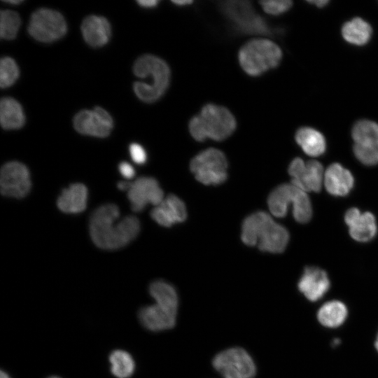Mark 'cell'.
Instances as JSON below:
<instances>
[{"instance_id": "6da1fadb", "label": "cell", "mask_w": 378, "mask_h": 378, "mask_svg": "<svg viewBox=\"0 0 378 378\" xmlns=\"http://www.w3.org/2000/svg\"><path fill=\"white\" fill-rule=\"evenodd\" d=\"M120 211L114 204H106L97 208L90 218V234L99 248L114 250L122 248L139 234L140 223L133 216L125 217L116 223Z\"/></svg>"}, {"instance_id": "7a4b0ae2", "label": "cell", "mask_w": 378, "mask_h": 378, "mask_svg": "<svg viewBox=\"0 0 378 378\" xmlns=\"http://www.w3.org/2000/svg\"><path fill=\"white\" fill-rule=\"evenodd\" d=\"M241 239L246 245H258L262 251L276 253L286 248L289 233L267 213L257 211L244 220Z\"/></svg>"}, {"instance_id": "3957f363", "label": "cell", "mask_w": 378, "mask_h": 378, "mask_svg": "<svg viewBox=\"0 0 378 378\" xmlns=\"http://www.w3.org/2000/svg\"><path fill=\"white\" fill-rule=\"evenodd\" d=\"M133 71L136 76L150 80L148 83L136 81L134 92L143 102L151 103L158 100L166 92L170 80V69L161 58L144 55L134 62Z\"/></svg>"}, {"instance_id": "277c9868", "label": "cell", "mask_w": 378, "mask_h": 378, "mask_svg": "<svg viewBox=\"0 0 378 378\" xmlns=\"http://www.w3.org/2000/svg\"><path fill=\"white\" fill-rule=\"evenodd\" d=\"M236 128V120L232 113L225 107L208 104L199 115L194 116L189 122V131L197 141L206 139L222 141L230 136Z\"/></svg>"}, {"instance_id": "5b68a950", "label": "cell", "mask_w": 378, "mask_h": 378, "mask_svg": "<svg viewBox=\"0 0 378 378\" xmlns=\"http://www.w3.org/2000/svg\"><path fill=\"white\" fill-rule=\"evenodd\" d=\"M282 52L277 44L268 39H254L244 44L239 51L238 59L242 69L252 76H259L277 66Z\"/></svg>"}, {"instance_id": "8992f818", "label": "cell", "mask_w": 378, "mask_h": 378, "mask_svg": "<svg viewBox=\"0 0 378 378\" xmlns=\"http://www.w3.org/2000/svg\"><path fill=\"white\" fill-rule=\"evenodd\" d=\"M190 168L196 179L205 185H219L227 177L226 157L216 148L200 152L191 160Z\"/></svg>"}, {"instance_id": "52a82bcc", "label": "cell", "mask_w": 378, "mask_h": 378, "mask_svg": "<svg viewBox=\"0 0 378 378\" xmlns=\"http://www.w3.org/2000/svg\"><path fill=\"white\" fill-rule=\"evenodd\" d=\"M221 11L240 32L267 34L270 29L265 20L255 13L248 1L231 0L220 4Z\"/></svg>"}, {"instance_id": "ba28073f", "label": "cell", "mask_w": 378, "mask_h": 378, "mask_svg": "<svg viewBox=\"0 0 378 378\" xmlns=\"http://www.w3.org/2000/svg\"><path fill=\"white\" fill-rule=\"evenodd\" d=\"M27 31L38 41L50 43L62 38L66 32V23L57 10L41 8L31 15Z\"/></svg>"}, {"instance_id": "9c48e42d", "label": "cell", "mask_w": 378, "mask_h": 378, "mask_svg": "<svg viewBox=\"0 0 378 378\" xmlns=\"http://www.w3.org/2000/svg\"><path fill=\"white\" fill-rule=\"evenodd\" d=\"M213 367L223 378H253L256 367L248 353L242 348L233 347L216 354Z\"/></svg>"}, {"instance_id": "30bf717a", "label": "cell", "mask_w": 378, "mask_h": 378, "mask_svg": "<svg viewBox=\"0 0 378 378\" xmlns=\"http://www.w3.org/2000/svg\"><path fill=\"white\" fill-rule=\"evenodd\" d=\"M354 153L364 164H378V124L362 120L357 122L352 130Z\"/></svg>"}, {"instance_id": "8fae6325", "label": "cell", "mask_w": 378, "mask_h": 378, "mask_svg": "<svg viewBox=\"0 0 378 378\" xmlns=\"http://www.w3.org/2000/svg\"><path fill=\"white\" fill-rule=\"evenodd\" d=\"M31 186L29 172L21 162L12 161L4 164L0 172V188L3 195L22 198Z\"/></svg>"}, {"instance_id": "7c38bea8", "label": "cell", "mask_w": 378, "mask_h": 378, "mask_svg": "<svg viewBox=\"0 0 378 378\" xmlns=\"http://www.w3.org/2000/svg\"><path fill=\"white\" fill-rule=\"evenodd\" d=\"M291 183L305 192H319L324 179L322 164L316 160L305 162L295 158L288 167Z\"/></svg>"}, {"instance_id": "4fadbf2b", "label": "cell", "mask_w": 378, "mask_h": 378, "mask_svg": "<svg viewBox=\"0 0 378 378\" xmlns=\"http://www.w3.org/2000/svg\"><path fill=\"white\" fill-rule=\"evenodd\" d=\"M75 130L85 135L106 137L113 129V119L104 108L96 106L93 110L84 109L74 116Z\"/></svg>"}, {"instance_id": "5bb4252c", "label": "cell", "mask_w": 378, "mask_h": 378, "mask_svg": "<svg viewBox=\"0 0 378 378\" xmlns=\"http://www.w3.org/2000/svg\"><path fill=\"white\" fill-rule=\"evenodd\" d=\"M127 197L132 211H141L146 205L155 206L164 200V193L156 179L143 176L130 183Z\"/></svg>"}, {"instance_id": "9a60e30c", "label": "cell", "mask_w": 378, "mask_h": 378, "mask_svg": "<svg viewBox=\"0 0 378 378\" xmlns=\"http://www.w3.org/2000/svg\"><path fill=\"white\" fill-rule=\"evenodd\" d=\"M344 220L351 237L358 241H369L377 234L376 219L370 212L361 213L357 208H351L346 212Z\"/></svg>"}, {"instance_id": "2e32d148", "label": "cell", "mask_w": 378, "mask_h": 378, "mask_svg": "<svg viewBox=\"0 0 378 378\" xmlns=\"http://www.w3.org/2000/svg\"><path fill=\"white\" fill-rule=\"evenodd\" d=\"M330 283L326 272L316 267H307L299 280V290L309 301L321 299L329 290Z\"/></svg>"}, {"instance_id": "e0dca14e", "label": "cell", "mask_w": 378, "mask_h": 378, "mask_svg": "<svg viewBox=\"0 0 378 378\" xmlns=\"http://www.w3.org/2000/svg\"><path fill=\"white\" fill-rule=\"evenodd\" d=\"M151 218L159 225L170 227L186 220L187 211L185 204L177 196L169 195L150 212Z\"/></svg>"}, {"instance_id": "ac0fdd59", "label": "cell", "mask_w": 378, "mask_h": 378, "mask_svg": "<svg viewBox=\"0 0 378 378\" xmlns=\"http://www.w3.org/2000/svg\"><path fill=\"white\" fill-rule=\"evenodd\" d=\"M176 314L155 303L142 307L138 317L144 328L158 332L172 328L176 324Z\"/></svg>"}, {"instance_id": "d6986e66", "label": "cell", "mask_w": 378, "mask_h": 378, "mask_svg": "<svg viewBox=\"0 0 378 378\" xmlns=\"http://www.w3.org/2000/svg\"><path fill=\"white\" fill-rule=\"evenodd\" d=\"M80 29L85 42L92 47L103 46L111 38L110 23L103 16L92 15L86 17L81 24Z\"/></svg>"}, {"instance_id": "ffe728a7", "label": "cell", "mask_w": 378, "mask_h": 378, "mask_svg": "<svg viewBox=\"0 0 378 378\" xmlns=\"http://www.w3.org/2000/svg\"><path fill=\"white\" fill-rule=\"evenodd\" d=\"M323 182L330 194L345 196L352 189L354 179L348 169L339 163H333L326 170Z\"/></svg>"}, {"instance_id": "44dd1931", "label": "cell", "mask_w": 378, "mask_h": 378, "mask_svg": "<svg viewBox=\"0 0 378 378\" xmlns=\"http://www.w3.org/2000/svg\"><path fill=\"white\" fill-rule=\"evenodd\" d=\"M88 189L82 183H74L65 188L57 198V205L62 211L78 214L86 208Z\"/></svg>"}, {"instance_id": "7402d4cb", "label": "cell", "mask_w": 378, "mask_h": 378, "mask_svg": "<svg viewBox=\"0 0 378 378\" xmlns=\"http://www.w3.org/2000/svg\"><path fill=\"white\" fill-rule=\"evenodd\" d=\"M301 189L290 184H282L272 190L267 200L270 212L276 217H284L288 211V205L293 206Z\"/></svg>"}, {"instance_id": "603a6c76", "label": "cell", "mask_w": 378, "mask_h": 378, "mask_svg": "<svg viewBox=\"0 0 378 378\" xmlns=\"http://www.w3.org/2000/svg\"><path fill=\"white\" fill-rule=\"evenodd\" d=\"M295 141L303 151L309 156H319L326 150V143L323 135L312 127L300 128L295 134Z\"/></svg>"}, {"instance_id": "cb8c5ba5", "label": "cell", "mask_w": 378, "mask_h": 378, "mask_svg": "<svg viewBox=\"0 0 378 378\" xmlns=\"http://www.w3.org/2000/svg\"><path fill=\"white\" fill-rule=\"evenodd\" d=\"M24 114L20 104L12 97H4L0 102V123L5 130H17L24 123Z\"/></svg>"}, {"instance_id": "d4e9b609", "label": "cell", "mask_w": 378, "mask_h": 378, "mask_svg": "<svg viewBox=\"0 0 378 378\" xmlns=\"http://www.w3.org/2000/svg\"><path fill=\"white\" fill-rule=\"evenodd\" d=\"M348 314L346 306L338 300H332L323 304L318 311L319 323L327 328H337L346 320Z\"/></svg>"}, {"instance_id": "484cf974", "label": "cell", "mask_w": 378, "mask_h": 378, "mask_svg": "<svg viewBox=\"0 0 378 378\" xmlns=\"http://www.w3.org/2000/svg\"><path fill=\"white\" fill-rule=\"evenodd\" d=\"M149 293L156 304L177 314L178 298L172 285L162 280H157L150 285Z\"/></svg>"}, {"instance_id": "4316f807", "label": "cell", "mask_w": 378, "mask_h": 378, "mask_svg": "<svg viewBox=\"0 0 378 378\" xmlns=\"http://www.w3.org/2000/svg\"><path fill=\"white\" fill-rule=\"evenodd\" d=\"M342 34L347 42L362 46L369 41L372 35V28L362 18H355L343 25Z\"/></svg>"}, {"instance_id": "83f0119b", "label": "cell", "mask_w": 378, "mask_h": 378, "mask_svg": "<svg viewBox=\"0 0 378 378\" xmlns=\"http://www.w3.org/2000/svg\"><path fill=\"white\" fill-rule=\"evenodd\" d=\"M111 371L117 378H128L132 375L135 363L132 356L124 350L112 351L108 357Z\"/></svg>"}, {"instance_id": "f1b7e54d", "label": "cell", "mask_w": 378, "mask_h": 378, "mask_svg": "<svg viewBox=\"0 0 378 378\" xmlns=\"http://www.w3.org/2000/svg\"><path fill=\"white\" fill-rule=\"evenodd\" d=\"M21 23L20 15L10 10L0 13V36L4 39L15 38Z\"/></svg>"}, {"instance_id": "f546056e", "label": "cell", "mask_w": 378, "mask_h": 378, "mask_svg": "<svg viewBox=\"0 0 378 378\" xmlns=\"http://www.w3.org/2000/svg\"><path fill=\"white\" fill-rule=\"evenodd\" d=\"M19 76V69L13 59L4 57L0 61V86L2 88L12 85Z\"/></svg>"}, {"instance_id": "4dcf8cb0", "label": "cell", "mask_w": 378, "mask_h": 378, "mask_svg": "<svg viewBox=\"0 0 378 378\" xmlns=\"http://www.w3.org/2000/svg\"><path fill=\"white\" fill-rule=\"evenodd\" d=\"M260 3L265 13L274 15L286 12L292 6L290 0L261 1Z\"/></svg>"}, {"instance_id": "1f68e13d", "label": "cell", "mask_w": 378, "mask_h": 378, "mask_svg": "<svg viewBox=\"0 0 378 378\" xmlns=\"http://www.w3.org/2000/svg\"><path fill=\"white\" fill-rule=\"evenodd\" d=\"M130 153L132 160L136 164H144L147 155L144 148L139 144L133 143L130 146Z\"/></svg>"}, {"instance_id": "d6a6232c", "label": "cell", "mask_w": 378, "mask_h": 378, "mask_svg": "<svg viewBox=\"0 0 378 378\" xmlns=\"http://www.w3.org/2000/svg\"><path fill=\"white\" fill-rule=\"evenodd\" d=\"M119 171L121 175L127 179L133 178L135 174L133 167L127 162H122L119 164Z\"/></svg>"}, {"instance_id": "836d02e7", "label": "cell", "mask_w": 378, "mask_h": 378, "mask_svg": "<svg viewBox=\"0 0 378 378\" xmlns=\"http://www.w3.org/2000/svg\"><path fill=\"white\" fill-rule=\"evenodd\" d=\"M138 4L144 8H150L158 5V1L156 0H138Z\"/></svg>"}, {"instance_id": "e575fe53", "label": "cell", "mask_w": 378, "mask_h": 378, "mask_svg": "<svg viewBox=\"0 0 378 378\" xmlns=\"http://www.w3.org/2000/svg\"><path fill=\"white\" fill-rule=\"evenodd\" d=\"M130 182H127V181H120L118 183V188L119 190H126L127 191L130 186Z\"/></svg>"}, {"instance_id": "d590c367", "label": "cell", "mask_w": 378, "mask_h": 378, "mask_svg": "<svg viewBox=\"0 0 378 378\" xmlns=\"http://www.w3.org/2000/svg\"><path fill=\"white\" fill-rule=\"evenodd\" d=\"M309 2L316 5V6H318L319 8H321V7L325 6L327 4H328L329 1H328V0H315V1H309Z\"/></svg>"}, {"instance_id": "8d00e7d4", "label": "cell", "mask_w": 378, "mask_h": 378, "mask_svg": "<svg viewBox=\"0 0 378 378\" xmlns=\"http://www.w3.org/2000/svg\"><path fill=\"white\" fill-rule=\"evenodd\" d=\"M174 4H175L177 6H186L188 4H191L192 3V1L190 0H175L172 1Z\"/></svg>"}, {"instance_id": "74e56055", "label": "cell", "mask_w": 378, "mask_h": 378, "mask_svg": "<svg viewBox=\"0 0 378 378\" xmlns=\"http://www.w3.org/2000/svg\"><path fill=\"white\" fill-rule=\"evenodd\" d=\"M5 2L8 4H19L22 3V0H8V1H5Z\"/></svg>"}, {"instance_id": "f35d334b", "label": "cell", "mask_w": 378, "mask_h": 378, "mask_svg": "<svg viewBox=\"0 0 378 378\" xmlns=\"http://www.w3.org/2000/svg\"><path fill=\"white\" fill-rule=\"evenodd\" d=\"M0 378H10V376L4 370H1Z\"/></svg>"}, {"instance_id": "ab89813d", "label": "cell", "mask_w": 378, "mask_h": 378, "mask_svg": "<svg viewBox=\"0 0 378 378\" xmlns=\"http://www.w3.org/2000/svg\"><path fill=\"white\" fill-rule=\"evenodd\" d=\"M374 346H375L376 350L378 351V334L375 340Z\"/></svg>"}, {"instance_id": "60d3db41", "label": "cell", "mask_w": 378, "mask_h": 378, "mask_svg": "<svg viewBox=\"0 0 378 378\" xmlns=\"http://www.w3.org/2000/svg\"><path fill=\"white\" fill-rule=\"evenodd\" d=\"M48 378H60V377H57V376H51V377H49Z\"/></svg>"}]
</instances>
